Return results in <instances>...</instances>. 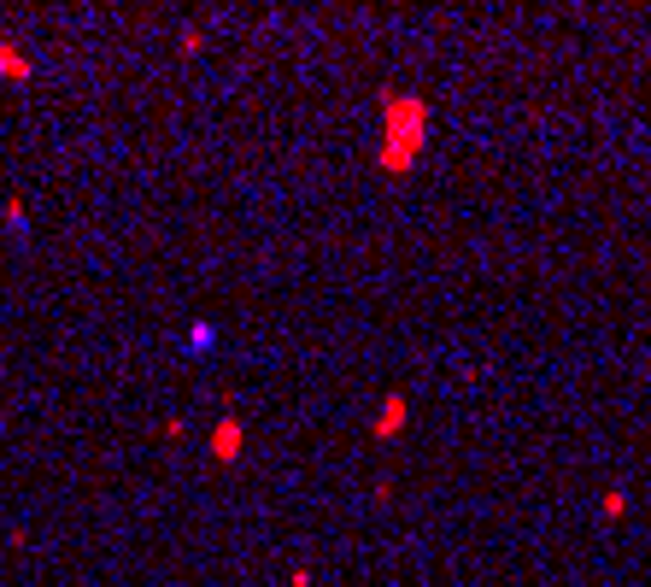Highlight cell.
Instances as JSON below:
<instances>
[{"label":"cell","instance_id":"6da1fadb","mask_svg":"<svg viewBox=\"0 0 651 587\" xmlns=\"http://www.w3.org/2000/svg\"><path fill=\"white\" fill-rule=\"evenodd\" d=\"M429 100L423 94H388L382 100V136H376V171L382 177H411L417 171V159H423V147H429Z\"/></svg>","mask_w":651,"mask_h":587},{"label":"cell","instance_id":"7a4b0ae2","mask_svg":"<svg viewBox=\"0 0 651 587\" xmlns=\"http://www.w3.org/2000/svg\"><path fill=\"white\" fill-rule=\"evenodd\" d=\"M405 417H411V406H405V394H388V400H382V411L370 417V435H376V441H393V435L405 429Z\"/></svg>","mask_w":651,"mask_h":587},{"label":"cell","instance_id":"3957f363","mask_svg":"<svg viewBox=\"0 0 651 587\" xmlns=\"http://www.w3.org/2000/svg\"><path fill=\"white\" fill-rule=\"evenodd\" d=\"M241 452V423H223L217 429V458H235Z\"/></svg>","mask_w":651,"mask_h":587},{"label":"cell","instance_id":"277c9868","mask_svg":"<svg viewBox=\"0 0 651 587\" xmlns=\"http://www.w3.org/2000/svg\"><path fill=\"white\" fill-rule=\"evenodd\" d=\"M628 511V494H605V517H622Z\"/></svg>","mask_w":651,"mask_h":587}]
</instances>
